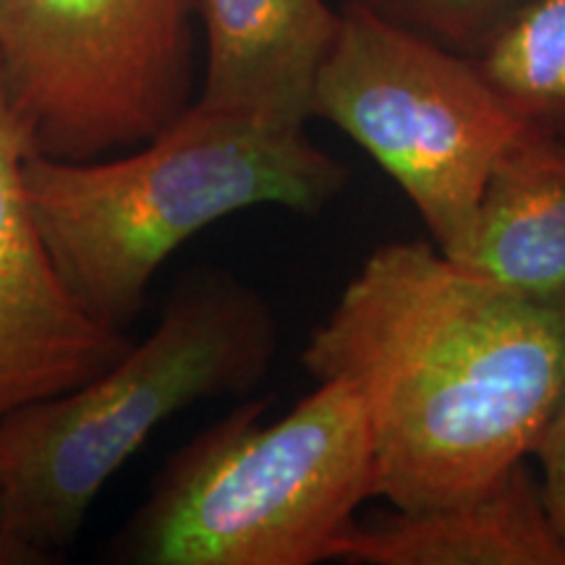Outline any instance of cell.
Here are the masks:
<instances>
[{
	"label": "cell",
	"instance_id": "cell-1",
	"mask_svg": "<svg viewBox=\"0 0 565 565\" xmlns=\"http://www.w3.org/2000/svg\"><path fill=\"white\" fill-rule=\"evenodd\" d=\"M312 377L362 395L374 498L427 511L529 461L565 398V315L427 242L374 249L309 335Z\"/></svg>",
	"mask_w": 565,
	"mask_h": 565
},
{
	"label": "cell",
	"instance_id": "cell-2",
	"mask_svg": "<svg viewBox=\"0 0 565 565\" xmlns=\"http://www.w3.org/2000/svg\"><path fill=\"white\" fill-rule=\"evenodd\" d=\"M124 158L26 152L24 189L61 278L97 320L129 328L171 254L233 212L278 204L320 212L349 168L307 137L192 103Z\"/></svg>",
	"mask_w": 565,
	"mask_h": 565
},
{
	"label": "cell",
	"instance_id": "cell-3",
	"mask_svg": "<svg viewBox=\"0 0 565 565\" xmlns=\"http://www.w3.org/2000/svg\"><path fill=\"white\" fill-rule=\"evenodd\" d=\"M275 351L270 303L233 273L200 267L116 364L0 416L3 526L26 563L53 561L76 540L97 494L154 429L204 398L254 391Z\"/></svg>",
	"mask_w": 565,
	"mask_h": 565
},
{
	"label": "cell",
	"instance_id": "cell-4",
	"mask_svg": "<svg viewBox=\"0 0 565 565\" xmlns=\"http://www.w3.org/2000/svg\"><path fill=\"white\" fill-rule=\"evenodd\" d=\"M249 401L168 458L150 494L110 542L131 565H315L333 561L374 498L362 395L345 380L275 422Z\"/></svg>",
	"mask_w": 565,
	"mask_h": 565
},
{
	"label": "cell",
	"instance_id": "cell-5",
	"mask_svg": "<svg viewBox=\"0 0 565 565\" xmlns=\"http://www.w3.org/2000/svg\"><path fill=\"white\" fill-rule=\"evenodd\" d=\"M312 118L370 152L450 259L469 249L494 160L524 129L471 58L353 3L341 6Z\"/></svg>",
	"mask_w": 565,
	"mask_h": 565
},
{
	"label": "cell",
	"instance_id": "cell-6",
	"mask_svg": "<svg viewBox=\"0 0 565 565\" xmlns=\"http://www.w3.org/2000/svg\"><path fill=\"white\" fill-rule=\"evenodd\" d=\"M194 0H0V71L32 152L145 145L192 105Z\"/></svg>",
	"mask_w": 565,
	"mask_h": 565
},
{
	"label": "cell",
	"instance_id": "cell-7",
	"mask_svg": "<svg viewBox=\"0 0 565 565\" xmlns=\"http://www.w3.org/2000/svg\"><path fill=\"white\" fill-rule=\"evenodd\" d=\"M30 150L0 71V416L89 383L131 345L61 278L26 200Z\"/></svg>",
	"mask_w": 565,
	"mask_h": 565
},
{
	"label": "cell",
	"instance_id": "cell-8",
	"mask_svg": "<svg viewBox=\"0 0 565 565\" xmlns=\"http://www.w3.org/2000/svg\"><path fill=\"white\" fill-rule=\"evenodd\" d=\"M194 13L207 38L196 103L307 126L341 11L328 0H194Z\"/></svg>",
	"mask_w": 565,
	"mask_h": 565
},
{
	"label": "cell",
	"instance_id": "cell-9",
	"mask_svg": "<svg viewBox=\"0 0 565 565\" xmlns=\"http://www.w3.org/2000/svg\"><path fill=\"white\" fill-rule=\"evenodd\" d=\"M333 561L353 565H565L532 458L487 490L356 524Z\"/></svg>",
	"mask_w": 565,
	"mask_h": 565
},
{
	"label": "cell",
	"instance_id": "cell-10",
	"mask_svg": "<svg viewBox=\"0 0 565 565\" xmlns=\"http://www.w3.org/2000/svg\"><path fill=\"white\" fill-rule=\"evenodd\" d=\"M466 270L565 315V141L524 126L494 160L479 200Z\"/></svg>",
	"mask_w": 565,
	"mask_h": 565
},
{
	"label": "cell",
	"instance_id": "cell-11",
	"mask_svg": "<svg viewBox=\"0 0 565 565\" xmlns=\"http://www.w3.org/2000/svg\"><path fill=\"white\" fill-rule=\"evenodd\" d=\"M471 63L521 124L565 141V0H524Z\"/></svg>",
	"mask_w": 565,
	"mask_h": 565
},
{
	"label": "cell",
	"instance_id": "cell-12",
	"mask_svg": "<svg viewBox=\"0 0 565 565\" xmlns=\"http://www.w3.org/2000/svg\"><path fill=\"white\" fill-rule=\"evenodd\" d=\"M471 58L524 0H343Z\"/></svg>",
	"mask_w": 565,
	"mask_h": 565
},
{
	"label": "cell",
	"instance_id": "cell-13",
	"mask_svg": "<svg viewBox=\"0 0 565 565\" xmlns=\"http://www.w3.org/2000/svg\"><path fill=\"white\" fill-rule=\"evenodd\" d=\"M532 458L536 463V475H540L550 519H553L555 532L565 547V398Z\"/></svg>",
	"mask_w": 565,
	"mask_h": 565
},
{
	"label": "cell",
	"instance_id": "cell-14",
	"mask_svg": "<svg viewBox=\"0 0 565 565\" xmlns=\"http://www.w3.org/2000/svg\"><path fill=\"white\" fill-rule=\"evenodd\" d=\"M26 557L13 545L3 526V498H0V565H24Z\"/></svg>",
	"mask_w": 565,
	"mask_h": 565
}]
</instances>
